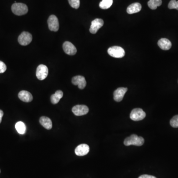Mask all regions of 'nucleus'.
<instances>
[{
    "mask_svg": "<svg viewBox=\"0 0 178 178\" xmlns=\"http://www.w3.org/2000/svg\"><path fill=\"white\" fill-rule=\"evenodd\" d=\"M0 172H1V171H0Z\"/></svg>",
    "mask_w": 178,
    "mask_h": 178,
    "instance_id": "nucleus-28",
    "label": "nucleus"
},
{
    "mask_svg": "<svg viewBox=\"0 0 178 178\" xmlns=\"http://www.w3.org/2000/svg\"><path fill=\"white\" fill-rule=\"evenodd\" d=\"M7 70V66L5 63L3 61H0V73H3L5 72Z\"/></svg>",
    "mask_w": 178,
    "mask_h": 178,
    "instance_id": "nucleus-25",
    "label": "nucleus"
},
{
    "mask_svg": "<svg viewBox=\"0 0 178 178\" xmlns=\"http://www.w3.org/2000/svg\"><path fill=\"white\" fill-rule=\"evenodd\" d=\"M158 45L160 48L164 51L169 50L172 47L171 42L166 38H161L158 42Z\"/></svg>",
    "mask_w": 178,
    "mask_h": 178,
    "instance_id": "nucleus-15",
    "label": "nucleus"
},
{
    "mask_svg": "<svg viewBox=\"0 0 178 178\" xmlns=\"http://www.w3.org/2000/svg\"><path fill=\"white\" fill-rule=\"evenodd\" d=\"M108 53L109 56L115 58H122L125 54L124 49L119 46H113L108 49Z\"/></svg>",
    "mask_w": 178,
    "mask_h": 178,
    "instance_id": "nucleus-3",
    "label": "nucleus"
},
{
    "mask_svg": "<svg viewBox=\"0 0 178 178\" xmlns=\"http://www.w3.org/2000/svg\"><path fill=\"white\" fill-rule=\"evenodd\" d=\"M40 123L42 126L47 130H50L52 128L53 124L51 119L46 116H42L40 119Z\"/></svg>",
    "mask_w": 178,
    "mask_h": 178,
    "instance_id": "nucleus-17",
    "label": "nucleus"
},
{
    "mask_svg": "<svg viewBox=\"0 0 178 178\" xmlns=\"http://www.w3.org/2000/svg\"><path fill=\"white\" fill-rule=\"evenodd\" d=\"M15 129L20 134L23 135L26 132V127L25 124L21 121L17 122L15 125Z\"/></svg>",
    "mask_w": 178,
    "mask_h": 178,
    "instance_id": "nucleus-19",
    "label": "nucleus"
},
{
    "mask_svg": "<svg viewBox=\"0 0 178 178\" xmlns=\"http://www.w3.org/2000/svg\"><path fill=\"white\" fill-rule=\"evenodd\" d=\"M18 98L20 100L25 103H29L33 100V97L30 92L21 91L18 94Z\"/></svg>",
    "mask_w": 178,
    "mask_h": 178,
    "instance_id": "nucleus-14",
    "label": "nucleus"
},
{
    "mask_svg": "<svg viewBox=\"0 0 178 178\" xmlns=\"http://www.w3.org/2000/svg\"><path fill=\"white\" fill-rule=\"evenodd\" d=\"M145 140L142 137H139L137 135L133 134L127 137L124 140V144L126 146L134 145L136 146H142L144 145Z\"/></svg>",
    "mask_w": 178,
    "mask_h": 178,
    "instance_id": "nucleus-1",
    "label": "nucleus"
},
{
    "mask_svg": "<svg viewBox=\"0 0 178 178\" xmlns=\"http://www.w3.org/2000/svg\"><path fill=\"white\" fill-rule=\"evenodd\" d=\"M168 8L170 9H176L178 10V1L176 0H171L169 3Z\"/></svg>",
    "mask_w": 178,
    "mask_h": 178,
    "instance_id": "nucleus-24",
    "label": "nucleus"
},
{
    "mask_svg": "<svg viewBox=\"0 0 178 178\" xmlns=\"http://www.w3.org/2000/svg\"><path fill=\"white\" fill-rule=\"evenodd\" d=\"M104 20L100 18H96L93 20L90 27V33L92 34H96L98 30L104 25Z\"/></svg>",
    "mask_w": 178,
    "mask_h": 178,
    "instance_id": "nucleus-8",
    "label": "nucleus"
},
{
    "mask_svg": "<svg viewBox=\"0 0 178 178\" xmlns=\"http://www.w3.org/2000/svg\"><path fill=\"white\" fill-rule=\"evenodd\" d=\"M3 115H4V112H3V111L2 110H0V123H1Z\"/></svg>",
    "mask_w": 178,
    "mask_h": 178,
    "instance_id": "nucleus-27",
    "label": "nucleus"
},
{
    "mask_svg": "<svg viewBox=\"0 0 178 178\" xmlns=\"http://www.w3.org/2000/svg\"><path fill=\"white\" fill-rule=\"evenodd\" d=\"M71 7L77 9L80 7V0H68Z\"/></svg>",
    "mask_w": 178,
    "mask_h": 178,
    "instance_id": "nucleus-22",
    "label": "nucleus"
},
{
    "mask_svg": "<svg viewBox=\"0 0 178 178\" xmlns=\"http://www.w3.org/2000/svg\"><path fill=\"white\" fill-rule=\"evenodd\" d=\"M148 6L151 10H156L157 8L162 4L161 0H150L148 3Z\"/></svg>",
    "mask_w": 178,
    "mask_h": 178,
    "instance_id": "nucleus-20",
    "label": "nucleus"
},
{
    "mask_svg": "<svg viewBox=\"0 0 178 178\" xmlns=\"http://www.w3.org/2000/svg\"><path fill=\"white\" fill-rule=\"evenodd\" d=\"M48 23L50 30L57 32L59 29V22L56 15H50L48 20Z\"/></svg>",
    "mask_w": 178,
    "mask_h": 178,
    "instance_id": "nucleus-5",
    "label": "nucleus"
},
{
    "mask_svg": "<svg viewBox=\"0 0 178 178\" xmlns=\"http://www.w3.org/2000/svg\"><path fill=\"white\" fill-rule=\"evenodd\" d=\"M127 88L120 87L114 92L113 93V98L115 101L120 102L124 98V95L127 91Z\"/></svg>",
    "mask_w": 178,
    "mask_h": 178,
    "instance_id": "nucleus-12",
    "label": "nucleus"
},
{
    "mask_svg": "<svg viewBox=\"0 0 178 178\" xmlns=\"http://www.w3.org/2000/svg\"><path fill=\"white\" fill-rule=\"evenodd\" d=\"M139 178H157L155 176L149 175H143L142 176L139 177Z\"/></svg>",
    "mask_w": 178,
    "mask_h": 178,
    "instance_id": "nucleus-26",
    "label": "nucleus"
},
{
    "mask_svg": "<svg viewBox=\"0 0 178 178\" xmlns=\"http://www.w3.org/2000/svg\"><path fill=\"white\" fill-rule=\"evenodd\" d=\"M89 108L86 105H77L72 108V111L76 116H82L88 113Z\"/></svg>",
    "mask_w": 178,
    "mask_h": 178,
    "instance_id": "nucleus-9",
    "label": "nucleus"
},
{
    "mask_svg": "<svg viewBox=\"0 0 178 178\" xmlns=\"http://www.w3.org/2000/svg\"><path fill=\"white\" fill-rule=\"evenodd\" d=\"M32 40V35L28 32H22L18 38V41L22 46H26L31 42Z\"/></svg>",
    "mask_w": 178,
    "mask_h": 178,
    "instance_id": "nucleus-6",
    "label": "nucleus"
},
{
    "mask_svg": "<svg viewBox=\"0 0 178 178\" xmlns=\"http://www.w3.org/2000/svg\"><path fill=\"white\" fill-rule=\"evenodd\" d=\"M146 114L142 109L137 108L133 109L130 113V117L135 121L142 120L145 118Z\"/></svg>",
    "mask_w": 178,
    "mask_h": 178,
    "instance_id": "nucleus-4",
    "label": "nucleus"
},
{
    "mask_svg": "<svg viewBox=\"0 0 178 178\" xmlns=\"http://www.w3.org/2000/svg\"><path fill=\"white\" fill-rule=\"evenodd\" d=\"M12 11L14 14L18 16L23 15L28 13V9L25 4L23 3H14L12 6Z\"/></svg>",
    "mask_w": 178,
    "mask_h": 178,
    "instance_id": "nucleus-2",
    "label": "nucleus"
},
{
    "mask_svg": "<svg viewBox=\"0 0 178 178\" xmlns=\"http://www.w3.org/2000/svg\"><path fill=\"white\" fill-rule=\"evenodd\" d=\"M90 151V148L87 144H81L77 146L75 150V153L77 155L82 156L87 155Z\"/></svg>",
    "mask_w": 178,
    "mask_h": 178,
    "instance_id": "nucleus-13",
    "label": "nucleus"
},
{
    "mask_svg": "<svg viewBox=\"0 0 178 178\" xmlns=\"http://www.w3.org/2000/svg\"><path fill=\"white\" fill-rule=\"evenodd\" d=\"M64 96V93L60 90H58L55 93V94L52 95L51 97V101L52 104H58L59 102V100L63 98Z\"/></svg>",
    "mask_w": 178,
    "mask_h": 178,
    "instance_id": "nucleus-18",
    "label": "nucleus"
},
{
    "mask_svg": "<svg viewBox=\"0 0 178 178\" xmlns=\"http://www.w3.org/2000/svg\"><path fill=\"white\" fill-rule=\"evenodd\" d=\"M63 49L66 54L73 56L76 53L77 49L74 45L70 42L66 41L63 44Z\"/></svg>",
    "mask_w": 178,
    "mask_h": 178,
    "instance_id": "nucleus-11",
    "label": "nucleus"
},
{
    "mask_svg": "<svg viewBox=\"0 0 178 178\" xmlns=\"http://www.w3.org/2000/svg\"><path fill=\"white\" fill-rule=\"evenodd\" d=\"M142 9V5L139 3H135L129 6L127 9V12L129 14H133L140 12Z\"/></svg>",
    "mask_w": 178,
    "mask_h": 178,
    "instance_id": "nucleus-16",
    "label": "nucleus"
},
{
    "mask_svg": "<svg viewBox=\"0 0 178 178\" xmlns=\"http://www.w3.org/2000/svg\"><path fill=\"white\" fill-rule=\"evenodd\" d=\"M72 83L73 85H77L80 89H84L86 86L87 82L84 77L78 75L73 77Z\"/></svg>",
    "mask_w": 178,
    "mask_h": 178,
    "instance_id": "nucleus-10",
    "label": "nucleus"
},
{
    "mask_svg": "<svg viewBox=\"0 0 178 178\" xmlns=\"http://www.w3.org/2000/svg\"><path fill=\"white\" fill-rule=\"evenodd\" d=\"M113 4V0H102L99 3V7L103 10H106L109 8Z\"/></svg>",
    "mask_w": 178,
    "mask_h": 178,
    "instance_id": "nucleus-21",
    "label": "nucleus"
},
{
    "mask_svg": "<svg viewBox=\"0 0 178 178\" xmlns=\"http://www.w3.org/2000/svg\"><path fill=\"white\" fill-rule=\"evenodd\" d=\"M170 125L173 128H178V115H175L171 119Z\"/></svg>",
    "mask_w": 178,
    "mask_h": 178,
    "instance_id": "nucleus-23",
    "label": "nucleus"
},
{
    "mask_svg": "<svg viewBox=\"0 0 178 178\" xmlns=\"http://www.w3.org/2000/svg\"><path fill=\"white\" fill-rule=\"evenodd\" d=\"M48 69L44 64H40L37 67L36 70V76L40 80H43L47 77Z\"/></svg>",
    "mask_w": 178,
    "mask_h": 178,
    "instance_id": "nucleus-7",
    "label": "nucleus"
}]
</instances>
